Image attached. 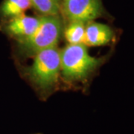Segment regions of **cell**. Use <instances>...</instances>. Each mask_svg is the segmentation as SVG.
<instances>
[{"label": "cell", "instance_id": "obj_5", "mask_svg": "<svg viewBox=\"0 0 134 134\" xmlns=\"http://www.w3.org/2000/svg\"><path fill=\"white\" fill-rule=\"evenodd\" d=\"M40 17L23 14L2 21L0 30L16 41L31 36L38 26Z\"/></svg>", "mask_w": 134, "mask_h": 134}, {"label": "cell", "instance_id": "obj_3", "mask_svg": "<svg viewBox=\"0 0 134 134\" xmlns=\"http://www.w3.org/2000/svg\"><path fill=\"white\" fill-rule=\"evenodd\" d=\"M27 75L34 84L42 90H48L58 83L60 72V51L57 47L41 51L34 55Z\"/></svg>", "mask_w": 134, "mask_h": 134}, {"label": "cell", "instance_id": "obj_8", "mask_svg": "<svg viewBox=\"0 0 134 134\" xmlns=\"http://www.w3.org/2000/svg\"><path fill=\"white\" fill-rule=\"evenodd\" d=\"M86 24L79 21H71L64 31L65 39L69 44H83Z\"/></svg>", "mask_w": 134, "mask_h": 134}, {"label": "cell", "instance_id": "obj_9", "mask_svg": "<svg viewBox=\"0 0 134 134\" xmlns=\"http://www.w3.org/2000/svg\"><path fill=\"white\" fill-rule=\"evenodd\" d=\"M31 7L41 15H58L60 5L54 0H30Z\"/></svg>", "mask_w": 134, "mask_h": 134}, {"label": "cell", "instance_id": "obj_1", "mask_svg": "<svg viewBox=\"0 0 134 134\" xmlns=\"http://www.w3.org/2000/svg\"><path fill=\"white\" fill-rule=\"evenodd\" d=\"M104 58L91 56L84 44H69L60 51V72L67 81L85 79L100 66Z\"/></svg>", "mask_w": 134, "mask_h": 134}, {"label": "cell", "instance_id": "obj_4", "mask_svg": "<svg viewBox=\"0 0 134 134\" xmlns=\"http://www.w3.org/2000/svg\"><path fill=\"white\" fill-rule=\"evenodd\" d=\"M60 10L69 22L79 21L84 23L106 15L102 0H65Z\"/></svg>", "mask_w": 134, "mask_h": 134}, {"label": "cell", "instance_id": "obj_12", "mask_svg": "<svg viewBox=\"0 0 134 134\" xmlns=\"http://www.w3.org/2000/svg\"><path fill=\"white\" fill-rule=\"evenodd\" d=\"M63 1H65V0H63Z\"/></svg>", "mask_w": 134, "mask_h": 134}, {"label": "cell", "instance_id": "obj_2", "mask_svg": "<svg viewBox=\"0 0 134 134\" xmlns=\"http://www.w3.org/2000/svg\"><path fill=\"white\" fill-rule=\"evenodd\" d=\"M38 26L31 36L17 41L20 52L34 56L48 48L57 47L63 31L62 21L58 15H42Z\"/></svg>", "mask_w": 134, "mask_h": 134}, {"label": "cell", "instance_id": "obj_6", "mask_svg": "<svg viewBox=\"0 0 134 134\" xmlns=\"http://www.w3.org/2000/svg\"><path fill=\"white\" fill-rule=\"evenodd\" d=\"M114 37V31L110 25L91 21L86 24L83 44L86 46H105L109 44Z\"/></svg>", "mask_w": 134, "mask_h": 134}, {"label": "cell", "instance_id": "obj_10", "mask_svg": "<svg viewBox=\"0 0 134 134\" xmlns=\"http://www.w3.org/2000/svg\"><path fill=\"white\" fill-rule=\"evenodd\" d=\"M54 1H55L56 2H58V3H59V4H60V0H54Z\"/></svg>", "mask_w": 134, "mask_h": 134}, {"label": "cell", "instance_id": "obj_7", "mask_svg": "<svg viewBox=\"0 0 134 134\" xmlns=\"http://www.w3.org/2000/svg\"><path fill=\"white\" fill-rule=\"evenodd\" d=\"M31 8L30 0H3L0 5V19L3 21L25 14Z\"/></svg>", "mask_w": 134, "mask_h": 134}, {"label": "cell", "instance_id": "obj_11", "mask_svg": "<svg viewBox=\"0 0 134 134\" xmlns=\"http://www.w3.org/2000/svg\"><path fill=\"white\" fill-rule=\"evenodd\" d=\"M34 134H41V133H34Z\"/></svg>", "mask_w": 134, "mask_h": 134}]
</instances>
